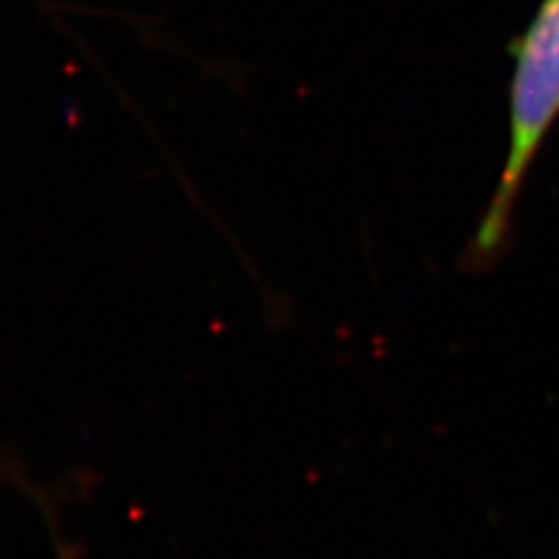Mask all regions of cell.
Wrapping results in <instances>:
<instances>
[{"mask_svg": "<svg viewBox=\"0 0 559 559\" xmlns=\"http://www.w3.org/2000/svg\"><path fill=\"white\" fill-rule=\"evenodd\" d=\"M512 57L510 147L496 195L468 249V260L477 267L498 260L524 177L559 119V0H540L526 32L512 44Z\"/></svg>", "mask_w": 559, "mask_h": 559, "instance_id": "1", "label": "cell"}]
</instances>
